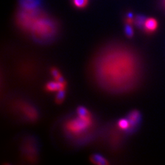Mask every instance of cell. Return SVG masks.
Masks as SVG:
<instances>
[{"label": "cell", "mask_w": 165, "mask_h": 165, "mask_svg": "<svg viewBox=\"0 0 165 165\" xmlns=\"http://www.w3.org/2000/svg\"><path fill=\"white\" fill-rule=\"evenodd\" d=\"M66 87V82H58L56 81H50L47 83L45 85V91L50 92H58L59 91L65 90Z\"/></svg>", "instance_id": "cell-5"}, {"label": "cell", "mask_w": 165, "mask_h": 165, "mask_svg": "<svg viewBox=\"0 0 165 165\" xmlns=\"http://www.w3.org/2000/svg\"><path fill=\"white\" fill-rule=\"evenodd\" d=\"M162 5H163V7L165 8V0H162Z\"/></svg>", "instance_id": "cell-14"}, {"label": "cell", "mask_w": 165, "mask_h": 165, "mask_svg": "<svg viewBox=\"0 0 165 165\" xmlns=\"http://www.w3.org/2000/svg\"><path fill=\"white\" fill-rule=\"evenodd\" d=\"M74 5L78 8H84L88 4V0H73Z\"/></svg>", "instance_id": "cell-12"}, {"label": "cell", "mask_w": 165, "mask_h": 165, "mask_svg": "<svg viewBox=\"0 0 165 165\" xmlns=\"http://www.w3.org/2000/svg\"><path fill=\"white\" fill-rule=\"evenodd\" d=\"M90 160L91 161L92 163L95 165H104L109 164L108 162L103 156L97 154L92 155L91 157H90Z\"/></svg>", "instance_id": "cell-7"}, {"label": "cell", "mask_w": 165, "mask_h": 165, "mask_svg": "<svg viewBox=\"0 0 165 165\" xmlns=\"http://www.w3.org/2000/svg\"><path fill=\"white\" fill-rule=\"evenodd\" d=\"M158 27V22L156 19L154 18H147L143 30L147 34L153 33L156 31Z\"/></svg>", "instance_id": "cell-6"}, {"label": "cell", "mask_w": 165, "mask_h": 165, "mask_svg": "<svg viewBox=\"0 0 165 165\" xmlns=\"http://www.w3.org/2000/svg\"><path fill=\"white\" fill-rule=\"evenodd\" d=\"M92 69L99 86L116 94L133 89L142 74L138 55L122 45H112L102 49L94 58Z\"/></svg>", "instance_id": "cell-1"}, {"label": "cell", "mask_w": 165, "mask_h": 165, "mask_svg": "<svg viewBox=\"0 0 165 165\" xmlns=\"http://www.w3.org/2000/svg\"><path fill=\"white\" fill-rule=\"evenodd\" d=\"M117 126L121 130L127 132L130 128V124L127 119H121L117 122Z\"/></svg>", "instance_id": "cell-8"}, {"label": "cell", "mask_w": 165, "mask_h": 165, "mask_svg": "<svg viewBox=\"0 0 165 165\" xmlns=\"http://www.w3.org/2000/svg\"><path fill=\"white\" fill-rule=\"evenodd\" d=\"M127 119L130 124V128L126 133H131L138 126L141 121V114L140 112L136 110L132 111L128 114Z\"/></svg>", "instance_id": "cell-4"}, {"label": "cell", "mask_w": 165, "mask_h": 165, "mask_svg": "<svg viewBox=\"0 0 165 165\" xmlns=\"http://www.w3.org/2000/svg\"><path fill=\"white\" fill-rule=\"evenodd\" d=\"M50 72H51V74L52 75V76L55 78V81H58V82H64V81H65V80L63 78L62 76L61 75V74L60 73L59 71H58V69L57 68H56L55 67H52L51 69Z\"/></svg>", "instance_id": "cell-9"}, {"label": "cell", "mask_w": 165, "mask_h": 165, "mask_svg": "<svg viewBox=\"0 0 165 165\" xmlns=\"http://www.w3.org/2000/svg\"><path fill=\"white\" fill-rule=\"evenodd\" d=\"M31 141V140H27V141L24 142L22 151L28 160L34 162V160H36L37 152L35 146H34V145H35L34 144V142Z\"/></svg>", "instance_id": "cell-3"}, {"label": "cell", "mask_w": 165, "mask_h": 165, "mask_svg": "<svg viewBox=\"0 0 165 165\" xmlns=\"http://www.w3.org/2000/svg\"><path fill=\"white\" fill-rule=\"evenodd\" d=\"M93 125V117L88 111L85 114H78L76 117L67 121L64 124V130L69 138H81L91 130Z\"/></svg>", "instance_id": "cell-2"}, {"label": "cell", "mask_w": 165, "mask_h": 165, "mask_svg": "<svg viewBox=\"0 0 165 165\" xmlns=\"http://www.w3.org/2000/svg\"><path fill=\"white\" fill-rule=\"evenodd\" d=\"M64 97H65V90L57 92L56 97V99H55L56 102L57 104L61 103L63 102V100H64Z\"/></svg>", "instance_id": "cell-11"}, {"label": "cell", "mask_w": 165, "mask_h": 165, "mask_svg": "<svg viewBox=\"0 0 165 165\" xmlns=\"http://www.w3.org/2000/svg\"><path fill=\"white\" fill-rule=\"evenodd\" d=\"M126 34L128 37H131L133 36V30L131 27V25L126 23V26L125 28Z\"/></svg>", "instance_id": "cell-13"}, {"label": "cell", "mask_w": 165, "mask_h": 165, "mask_svg": "<svg viewBox=\"0 0 165 165\" xmlns=\"http://www.w3.org/2000/svg\"><path fill=\"white\" fill-rule=\"evenodd\" d=\"M146 19V17L143 16H138L135 20V23L138 28L143 29Z\"/></svg>", "instance_id": "cell-10"}]
</instances>
